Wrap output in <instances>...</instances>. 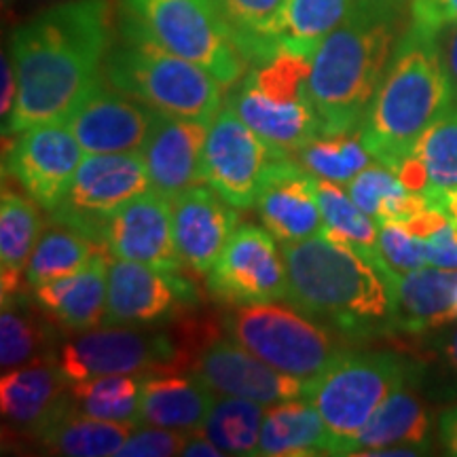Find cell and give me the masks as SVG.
<instances>
[{
	"mask_svg": "<svg viewBox=\"0 0 457 457\" xmlns=\"http://www.w3.org/2000/svg\"><path fill=\"white\" fill-rule=\"evenodd\" d=\"M111 37V0H64L17 28L11 51L20 89L7 134L66 123L104 77Z\"/></svg>",
	"mask_w": 457,
	"mask_h": 457,
	"instance_id": "1",
	"label": "cell"
},
{
	"mask_svg": "<svg viewBox=\"0 0 457 457\" xmlns=\"http://www.w3.org/2000/svg\"><path fill=\"white\" fill-rule=\"evenodd\" d=\"M411 15L409 0H353L350 13L312 57L310 91L322 136L353 134Z\"/></svg>",
	"mask_w": 457,
	"mask_h": 457,
	"instance_id": "2",
	"label": "cell"
},
{
	"mask_svg": "<svg viewBox=\"0 0 457 457\" xmlns=\"http://www.w3.org/2000/svg\"><path fill=\"white\" fill-rule=\"evenodd\" d=\"M288 296L286 301L347 341L392 333V279L350 244L322 231L320 236L284 244Z\"/></svg>",
	"mask_w": 457,
	"mask_h": 457,
	"instance_id": "3",
	"label": "cell"
},
{
	"mask_svg": "<svg viewBox=\"0 0 457 457\" xmlns=\"http://www.w3.org/2000/svg\"><path fill=\"white\" fill-rule=\"evenodd\" d=\"M453 104L438 54L436 32L409 21L360 128L375 162L392 171L407 159L421 134Z\"/></svg>",
	"mask_w": 457,
	"mask_h": 457,
	"instance_id": "4",
	"label": "cell"
},
{
	"mask_svg": "<svg viewBox=\"0 0 457 457\" xmlns=\"http://www.w3.org/2000/svg\"><path fill=\"white\" fill-rule=\"evenodd\" d=\"M121 41L148 43L205 68L225 89L248 72L220 0H119Z\"/></svg>",
	"mask_w": 457,
	"mask_h": 457,
	"instance_id": "5",
	"label": "cell"
},
{
	"mask_svg": "<svg viewBox=\"0 0 457 457\" xmlns=\"http://www.w3.org/2000/svg\"><path fill=\"white\" fill-rule=\"evenodd\" d=\"M415 373V362L392 352L339 353L307 392L328 430L330 455H350L375 411L400 387L413 384Z\"/></svg>",
	"mask_w": 457,
	"mask_h": 457,
	"instance_id": "6",
	"label": "cell"
},
{
	"mask_svg": "<svg viewBox=\"0 0 457 457\" xmlns=\"http://www.w3.org/2000/svg\"><path fill=\"white\" fill-rule=\"evenodd\" d=\"M104 79L153 111L210 125L220 112L225 89L195 62L148 43L121 41L108 51Z\"/></svg>",
	"mask_w": 457,
	"mask_h": 457,
	"instance_id": "7",
	"label": "cell"
},
{
	"mask_svg": "<svg viewBox=\"0 0 457 457\" xmlns=\"http://www.w3.org/2000/svg\"><path fill=\"white\" fill-rule=\"evenodd\" d=\"M222 328L262 362L310 384L345 352L347 341L295 305L286 307L278 301L236 307L222 318Z\"/></svg>",
	"mask_w": 457,
	"mask_h": 457,
	"instance_id": "8",
	"label": "cell"
},
{
	"mask_svg": "<svg viewBox=\"0 0 457 457\" xmlns=\"http://www.w3.org/2000/svg\"><path fill=\"white\" fill-rule=\"evenodd\" d=\"M57 364L68 381L102 375H145L151 370H191L185 347L170 330L136 327L77 333L60 345Z\"/></svg>",
	"mask_w": 457,
	"mask_h": 457,
	"instance_id": "9",
	"label": "cell"
},
{
	"mask_svg": "<svg viewBox=\"0 0 457 457\" xmlns=\"http://www.w3.org/2000/svg\"><path fill=\"white\" fill-rule=\"evenodd\" d=\"M153 191L140 151L83 157L66 197L51 210L62 220L102 245V227L114 212Z\"/></svg>",
	"mask_w": 457,
	"mask_h": 457,
	"instance_id": "10",
	"label": "cell"
},
{
	"mask_svg": "<svg viewBox=\"0 0 457 457\" xmlns=\"http://www.w3.org/2000/svg\"><path fill=\"white\" fill-rule=\"evenodd\" d=\"M208 293L222 305H259L286 301L288 271L267 228L239 225L208 271Z\"/></svg>",
	"mask_w": 457,
	"mask_h": 457,
	"instance_id": "11",
	"label": "cell"
},
{
	"mask_svg": "<svg viewBox=\"0 0 457 457\" xmlns=\"http://www.w3.org/2000/svg\"><path fill=\"white\" fill-rule=\"evenodd\" d=\"M83 153L66 123L37 125L4 146L3 176L15 180L32 202L51 212L66 197Z\"/></svg>",
	"mask_w": 457,
	"mask_h": 457,
	"instance_id": "12",
	"label": "cell"
},
{
	"mask_svg": "<svg viewBox=\"0 0 457 457\" xmlns=\"http://www.w3.org/2000/svg\"><path fill=\"white\" fill-rule=\"evenodd\" d=\"M197 288L180 271H163L145 262L114 259L108 262V327H146L195 307Z\"/></svg>",
	"mask_w": 457,
	"mask_h": 457,
	"instance_id": "13",
	"label": "cell"
},
{
	"mask_svg": "<svg viewBox=\"0 0 457 457\" xmlns=\"http://www.w3.org/2000/svg\"><path fill=\"white\" fill-rule=\"evenodd\" d=\"M270 162L259 134L231 106L220 108L205 140L204 182L237 210H245L256 204Z\"/></svg>",
	"mask_w": 457,
	"mask_h": 457,
	"instance_id": "14",
	"label": "cell"
},
{
	"mask_svg": "<svg viewBox=\"0 0 457 457\" xmlns=\"http://www.w3.org/2000/svg\"><path fill=\"white\" fill-rule=\"evenodd\" d=\"M227 106L259 134L271 159H295L310 142L322 136L312 94L261 89L248 74L233 85Z\"/></svg>",
	"mask_w": 457,
	"mask_h": 457,
	"instance_id": "15",
	"label": "cell"
},
{
	"mask_svg": "<svg viewBox=\"0 0 457 457\" xmlns=\"http://www.w3.org/2000/svg\"><path fill=\"white\" fill-rule=\"evenodd\" d=\"M191 370L219 396L248 398L261 404L307 398L310 392V381L270 367L231 337L210 341L193 360Z\"/></svg>",
	"mask_w": 457,
	"mask_h": 457,
	"instance_id": "16",
	"label": "cell"
},
{
	"mask_svg": "<svg viewBox=\"0 0 457 457\" xmlns=\"http://www.w3.org/2000/svg\"><path fill=\"white\" fill-rule=\"evenodd\" d=\"M106 79L91 89L66 125L83 146L85 155L142 151L155 123L157 111L129 98L123 91L106 87Z\"/></svg>",
	"mask_w": 457,
	"mask_h": 457,
	"instance_id": "17",
	"label": "cell"
},
{
	"mask_svg": "<svg viewBox=\"0 0 457 457\" xmlns=\"http://www.w3.org/2000/svg\"><path fill=\"white\" fill-rule=\"evenodd\" d=\"M254 205L267 231L282 244L320 236L327 227L318 199V179L293 159H271Z\"/></svg>",
	"mask_w": 457,
	"mask_h": 457,
	"instance_id": "18",
	"label": "cell"
},
{
	"mask_svg": "<svg viewBox=\"0 0 457 457\" xmlns=\"http://www.w3.org/2000/svg\"><path fill=\"white\" fill-rule=\"evenodd\" d=\"M102 245L114 259L145 262L163 271L185 265L171 227V199L148 191L123 205L102 227Z\"/></svg>",
	"mask_w": 457,
	"mask_h": 457,
	"instance_id": "19",
	"label": "cell"
},
{
	"mask_svg": "<svg viewBox=\"0 0 457 457\" xmlns=\"http://www.w3.org/2000/svg\"><path fill=\"white\" fill-rule=\"evenodd\" d=\"M239 225L236 205L212 187H191L171 199V227L180 259L193 273H208Z\"/></svg>",
	"mask_w": 457,
	"mask_h": 457,
	"instance_id": "20",
	"label": "cell"
},
{
	"mask_svg": "<svg viewBox=\"0 0 457 457\" xmlns=\"http://www.w3.org/2000/svg\"><path fill=\"white\" fill-rule=\"evenodd\" d=\"M208 131L210 123L157 112L140 151L157 195L174 199L204 180Z\"/></svg>",
	"mask_w": 457,
	"mask_h": 457,
	"instance_id": "21",
	"label": "cell"
},
{
	"mask_svg": "<svg viewBox=\"0 0 457 457\" xmlns=\"http://www.w3.org/2000/svg\"><path fill=\"white\" fill-rule=\"evenodd\" d=\"M138 377V424L187 434L202 430L219 396L202 377L193 370H151Z\"/></svg>",
	"mask_w": 457,
	"mask_h": 457,
	"instance_id": "22",
	"label": "cell"
},
{
	"mask_svg": "<svg viewBox=\"0 0 457 457\" xmlns=\"http://www.w3.org/2000/svg\"><path fill=\"white\" fill-rule=\"evenodd\" d=\"M108 254L100 253L85 270L37 286L34 305L66 333L98 327L106 316Z\"/></svg>",
	"mask_w": 457,
	"mask_h": 457,
	"instance_id": "23",
	"label": "cell"
},
{
	"mask_svg": "<svg viewBox=\"0 0 457 457\" xmlns=\"http://www.w3.org/2000/svg\"><path fill=\"white\" fill-rule=\"evenodd\" d=\"M71 381L57 358H41L11 369L0 381V411L4 421L32 436L68 403Z\"/></svg>",
	"mask_w": 457,
	"mask_h": 457,
	"instance_id": "24",
	"label": "cell"
},
{
	"mask_svg": "<svg viewBox=\"0 0 457 457\" xmlns=\"http://www.w3.org/2000/svg\"><path fill=\"white\" fill-rule=\"evenodd\" d=\"M457 320V270L420 267L398 276L392 333H426Z\"/></svg>",
	"mask_w": 457,
	"mask_h": 457,
	"instance_id": "25",
	"label": "cell"
},
{
	"mask_svg": "<svg viewBox=\"0 0 457 457\" xmlns=\"http://www.w3.org/2000/svg\"><path fill=\"white\" fill-rule=\"evenodd\" d=\"M131 421H106L79 413L68 403L32 434L38 445L55 455L68 457H108L119 455L123 443L134 432Z\"/></svg>",
	"mask_w": 457,
	"mask_h": 457,
	"instance_id": "26",
	"label": "cell"
},
{
	"mask_svg": "<svg viewBox=\"0 0 457 457\" xmlns=\"http://www.w3.org/2000/svg\"><path fill=\"white\" fill-rule=\"evenodd\" d=\"M411 386V384H409ZM409 386L400 387L375 411L369 424L352 443L350 455H373L387 447H430V417Z\"/></svg>",
	"mask_w": 457,
	"mask_h": 457,
	"instance_id": "27",
	"label": "cell"
},
{
	"mask_svg": "<svg viewBox=\"0 0 457 457\" xmlns=\"http://www.w3.org/2000/svg\"><path fill=\"white\" fill-rule=\"evenodd\" d=\"M259 455H330L328 430L312 400H286V403H278L270 411H265Z\"/></svg>",
	"mask_w": 457,
	"mask_h": 457,
	"instance_id": "28",
	"label": "cell"
},
{
	"mask_svg": "<svg viewBox=\"0 0 457 457\" xmlns=\"http://www.w3.org/2000/svg\"><path fill=\"white\" fill-rule=\"evenodd\" d=\"M41 233V216L28 199L3 188L0 202V286L3 299L24 293L26 271Z\"/></svg>",
	"mask_w": 457,
	"mask_h": 457,
	"instance_id": "29",
	"label": "cell"
},
{
	"mask_svg": "<svg viewBox=\"0 0 457 457\" xmlns=\"http://www.w3.org/2000/svg\"><path fill=\"white\" fill-rule=\"evenodd\" d=\"M57 324L32 310L26 295L3 299L0 313V364L3 369L24 367L41 358H57Z\"/></svg>",
	"mask_w": 457,
	"mask_h": 457,
	"instance_id": "30",
	"label": "cell"
},
{
	"mask_svg": "<svg viewBox=\"0 0 457 457\" xmlns=\"http://www.w3.org/2000/svg\"><path fill=\"white\" fill-rule=\"evenodd\" d=\"M100 253H108V250L96 239L66 222L51 219V225L45 228L34 245L26 279L32 288H37L51 279L66 278L85 270Z\"/></svg>",
	"mask_w": 457,
	"mask_h": 457,
	"instance_id": "31",
	"label": "cell"
},
{
	"mask_svg": "<svg viewBox=\"0 0 457 457\" xmlns=\"http://www.w3.org/2000/svg\"><path fill=\"white\" fill-rule=\"evenodd\" d=\"M239 54L259 66L279 54V24L288 0H220Z\"/></svg>",
	"mask_w": 457,
	"mask_h": 457,
	"instance_id": "32",
	"label": "cell"
},
{
	"mask_svg": "<svg viewBox=\"0 0 457 457\" xmlns=\"http://www.w3.org/2000/svg\"><path fill=\"white\" fill-rule=\"evenodd\" d=\"M318 199L327 225L324 231L350 244L356 253L375 262L392 279H398V273L390 270L379 253V225L353 204L350 193L341 191L335 182L318 179Z\"/></svg>",
	"mask_w": 457,
	"mask_h": 457,
	"instance_id": "33",
	"label": "cell"
},
{
	"mask_svg": "<svg viewBox=\"0 0 457 457\" xmlns=\"http://www.w3.org/2000/svg\"><path fill=\"white\" fill-rule=\"evenodd\" d=\"M347 193L362 212L375 222H407L428 208L426 199L411 193L384 163H370L347 182Z\"/></svg>",
	"mask_w": 457,
	"mask_h": 457,
	"instance_id": "34",
	"label": "cell"
},
{
	"mask_svg": "<svg viewBox=\"0 0 457 457\" xmlns=\"http://www.w3.org/2000/svg\"><path fill=\"white\" fill-rule=\"evenodd\" d=\"M353 0H288L279 24V51L312 60L320 43L350 13Z\"/></svg>",
	"mask_w": 457,
	"mask_h": 457,
	"instance_id": "35",
	"label": "cell"
},
{
	"mask_svg": "<svg viewBox=\"0 0 457 457\" xmlns=\"http://www.w3.org/2000/svg\"><path fill=\"white\" fill-rule=\"evenodd\" d=\"M265 404L248 398L219 396L202 430L225 455H259Z\"/></svg>",
	"mask_w": 457,
	"mask_h": 457,
	"instance_id": "36",
	"label": "cell"
},
{
	"mask_svg": "<svg viewBox=\"0 0 457 457\" xmlns=\"http://www.w3.org/2000/svg\"><path fill=\"white\" fill-rule=\"evenodd\" d=\"M68 394H71L72 407L79 413L96 417V420L138 424V375H102L71 381Z\"/></svg>",
	"mask_w": 457,
	"mask_h": 457,
	"instance_id": "37",
	"label": "cell"
},
{
	"mask_svg": "<svg viewBox=\"0 0 457 457\" xmlns=\"http://www.w3.org/2000/svg\"><path fill=\"white\" fill-rule=\"evenodd\" d=\"M411 155L426 168V202L457 191V104H451L449 111L421 134Z\"/></svg>",
	"mask_w": 457,
	"mask_h": 457,
	"instance_id": "38",
	"label": "cell"
},
{
	"mask_svg": "<svg viewBox=\"0 0 457 457\" xmlns=\"http://www.w3.org/2000/svg\"><path fill=\"white\" fill-rule=\"evenodd\" d=\"M299 163L316 179L330 182H350L358 171L370 165V153L360 131L339 136H320L299 153Z\"/></svg>",
	"mask_w": 457,
	"mask_h": 457,
	"instance_id": "39",
	"label": "cell"
},
{
	"mask_svg": "<svg viewBox=\"0 0 457 457\" xmlns=\"http://www.w3.org/2000/svg\"><path fill=\"white\" fill-rule=\"evenodd\" d=\"M379 225V253L398 276L428 265L426 244L404 222L384 220Z\"/></svg>",
	"mask_w": 457,
	"mask_h": 457,
	"instance_id": "40",
	"label": "cell"
},
{
	"mask_svg": "<svg viewBox=\"0 0 457 457\" xmlns=\"http://www.w3.org/2000/svg\"><path fill=\"white\" fill-rule=\"evenodd\" d=\"M191 434L168 430V428H140L129 434L128 441L123 443L119 455L121 457H171L182 455L187 441Z\"/></svg>",
	"mask_w": 457,
	"mask_h": 457,
	"instance_id": "41",
	"label": "cell"
},
{
	"mask_svg": "<svg viewBox=\"0 0 457 457\" xmlns=\"http://www.w3.org/2000/svg\"><path fill=\"white\" fill-rule=\"evenodd\" d=\"M411 21L436 32L457 21V0H409Z\"/></svg>",
	"mask_w": 457,
	"mask_h": 457,
	"instance_id": "42",
	"label": "cell"
},
{
	"mask_svg": "<svg viewBox=\"0 0 457 457\" xmlns=\"http://www.w3.org/2000/svg\"><path fill=\"white\" fill-rule=\"evenodd\" d=\"M428 265L457 270V222L447 220L445 225L424 239Z\"/></svg>",
	"mask_w": 457,
	"mask_h": 457,
	"instance_id": "43",
	"label": "cell"
},
{
	"mask_svg": "<svg viewBox=\"0 0 457 457\" xmlns=\"http://www.w3.org/2000/svg\"><path fill=\"white\" fill-rule=\"evenodd\" d=\"M436 45L453 94V104H457V21L436 30Z\"/></svg>",
	"mask_w": 457,
	"mask_h": 457,
	"instance_id": "44",
	"label": "cell"
},
{
	"mask_svg": "<svg viewBox=\"0 0 457 457\" xmlns=\"http://www.w3.org/2000/svg\"><path fill=\"white\" fill-rule=\"evenodd\" d=\"M17 71L13 57L3 54V96H0V117H3V136L7 134L11 114L17 102Z\"/></svg>",
	"mask_w": 457,
	"mask_h": 457,
	"instance_id": "45",
	"label": "cell"
},
{
	"mask_svg": "<svg viewBox=\"0 0 457 457\" xmlns=\"http://www.w3.org/2000/svg\"><path fill=\"white\" fill-rule=\"evenodd\" d=\"M438 436L449 455H457V407L447 409L438 420Z\"/></svg>",
	"mask_w": 457,
	"mask_h": 457,
	"instance_id": "46",
	"label": "cell"
},
{
	"mask_svg": "<svg viewBox=\"0 0 457 457\" xmlns=\"http://www.w3.org/2000/svg\"><path fill=\"white\" fill-rule=\"evenodd\" d=\"M182 455H187V457H220L225 453H222V451L216 447L212 441H208V438L195 432L193 436H188L187 447H185V451H182Z\"/></svg>",
	"mask_w": 457,
	"mask_h": 457,
	"instance_id": "47",
	"label": "cell"
},
{
	"mask_svg": "<svg viewBox=\"0 0 457 457\" xmlns=\"http://www.w3.org/2000/svg\"><path fill=\"white\" fill-rule=\"evenodd\" d=\"M438 353H441L445 367L457 377V328L447 337H443L438 343Z\"/></svg>",
	"mask_w": 457,
	"mask_h": 457,
	"instance_id": "48",
	"label": "cell"
},
{
	"mask_svg": "<svg viewBox=\"0 0 457 457\" xmlns=\"http://www.w3.org/2000/svg\"><path fill=\"white\" fill-rule=\"evenodd\" d=\"M430 208H436L441 210L443 214H447L451 220L457 222V191L453 193H445V195H438V197H432L426 202Z\"/></svg>",
	"mask_w": 457,
	"mask_h": 457,
	"instance_id": "49",
	"label": "cell"
},
{
	"mask_svg": "<svg viewBox=\"0 0 457 457\" xmlns=\"http://www.w3.org/2000/svg\"><path fill=\"white\" fill-rule=\"evenodd\" d=\"M11 3H13V0H3V4H4V7H11Z\"/></svg>",
	"mask_w": 457,
	"mask_h": 457,
	"instance_id": "50",
	"label": "cell"
}]
</instances>
